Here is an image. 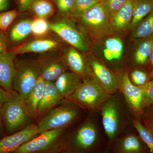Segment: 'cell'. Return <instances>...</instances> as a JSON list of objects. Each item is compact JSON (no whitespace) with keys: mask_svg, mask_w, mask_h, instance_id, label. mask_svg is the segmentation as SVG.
<instances>
[{"mask_svg":"<svg viewBox=\"0 0 153 153\" xmlns=\"http://www.w3.org/2000/svg\"><path fill=\"white\" fill-rule=\"evenodd\" d=\"M113 153H149V149L140 136L130 133L115 140Z\"/></svg>","mask_w":153,"mask_h":153,"instance_id":"cell-13","label":"cell"},{"mask_svg":"<svg viewBox=\"0 0 153 153\" xmlns=\"http://www.w3.org/2000/svg\"><path fill=\"white\" fill-rule=\"evenodd\" d=\"M148 62L150 66L152 68L151 71L153 68V44L152 46V49H151L150 52Z\"/></svg>","mask_w":153,"mask_h":153,"instance_id":"cell-41","label":"cell"},{"mask_svg":"<svg viewBox=\"0 0 153 153\" xmlns=\"http://www.w3.org/2000/svg\"><path fill=\"white\" fill-rule=\"evenodd\" d=\"M133 124L139 135L146 144L152 153H153V136L146 126L143 125L137 119L133 120Z\"/></svg>","mask_w":153,"mask_h":153,"instance_id":"cell-28","label":"cell"},{"mask_svg":"<svg viewBox=\"0 0 153 153\" xmlns=\"http://www.w3.org/2000/svg\"><path fill=\"white\" fill-rule=\"evenodd\" d=\"M45 81L41 76L36 85L23 101L31 117L38 115V107L44 93Z\"/></svg>","mask_w":153,"mask_h":153,"instance_id":"cell-23","label":"cell"},{"mask_svg":"<svg viewBox=\"0 0 153 153\" xmlns=\"http://www.w3.org/2000/svg\"><path fill=\"white\" fill-rule=\"evenodd\" d=\"M129 32V38L131 41L153 36V11Z\"/></svg>","mask_w":153,"mask_h":153,"instance_id":"cell-25","label":"cell"},{"mask_svg":"<svg viewBox=\"0 0 153 153\" xmlns=\"http://www.w3.org/2000/svg\"><path fill=\"white\" fill-rule=\"evenodd\" d=\"M133 0H127L126 4L110 18V23L114 33L126 34L131 21Z\"/></svg>","mask_w":153,"mask_h":153,"instance_id":"cell-17","label":"cell"},{"mask_svg":"<svg viewBox=\"0 0 153 153\" xmlns=\"http://www.w3.org/2000/svg\"><path fill=\"white\" fill-rule=\"evenodd\" d=\"M1 124H0V132H1Z\"/></svg>","mask_w":153,"mask_h":153,"instance_id":"cell-45","label":"cell"},{"mask_svg":"<svg viewBox=\"0 0 153 153\" xmlns=\"http://www.w3.org/2000/svg\"><path fill=\"white\" fill-rule=\"evenodd\" d=\"M126 34L112 33L91 47L89 52L109 69L119 75L127 70L131 52Z\"/></svg>","mask_w":153,"mask_h":153,"instance_id":"cell-1","label":"cell"},{"mask_svg":"<svg viewBox=\"0 0 153 153\" xmlns=\"http://www.w3.org/2000/svg\"><path fill=\"white\" fill-rule=\"evenodd\" d=\"M40 76L38 62L24 61L16 64L13 89L18 92L22 101L33 90Z\"/></svg>","mask_w":153,"mask_h":153,"instance_id":"cell-7","label":"cell"},{"mask_svg":"<svg viewBox=\"0 0 153 153\" xmlns=\"http://www.w3.org/2000/svg\"><path fill=\"white\" fill-rule=\"evenodd\" d=\"M49 24L45 19L37 18L33 21L32 33L36 36H42L49 32Z\"/></svg>","mask_w":153,"mask_h":153,"instance_id":"cell-31","label":"cell"},{"mask_svg":"<svg viewBox=\"0 0 153 153\" xmlns=\"http://www.w3.org/2000/svg\"><path fill=\"white\" fill-rule=\"evenodd\" d=\"M19 14L16 10L0 13V30L6 31Z\"/></svg>","mask_w":153,"mask_h":153,"instance_id":"cell-33","label":"cell"},{"mask_svg":"<svg viewBox=\"0 0 153 153\" xmlns=\"http://www.w3.org/2000/svg\"><path fill=\"white\" fill-rule=\"evenodd\" d=\"M144 125L146 126V127L151 132V133L152 134V135L153 136V126L145 124Z\"/></svg>","mask_w":153,"mask_h":153,"instance_id":"cell-43","label":"cell"},{"mask_svg":"<svg viewBox=\"0 0 153 153\" xmlns=\"http://www.w3.org/2000/svg\"><path fill=\"white\" fill-rule=\"evenodd\" d=\"M129 77L134 85L137 86L143 85L149 81L148 74L140 69H135L132 70L130 74H129Z\"/></svg>","mask_w":153,"mask_h":153,"instance_id":"cell-34","label":"cell"},{"mask_svg":"<svg viewBox=\"0 0 153 153\" xmlns=\"http://www.w3.org/2000/svg\"><path fill=\"white\" fill-rule=\"evenodd\" d=\"M66 100L58 106L48 111L37 125L39 133L55 129L64 128L77 117L79 111L78 106L71 101Z\"/></svg>","mask_w":153,"mask_h":153,"instance_id":"cell-5","label":"cell"},{"mask_svg":"<svg viewBox=\"0 0 153 153\" xmlns=\"http://www.w3.org/2000/svg\"><path fill=\"white\" fill-rule=\"evenodd\" d=\"M120 99L116 93L111 94L99 110L105 132L110 141L117 138L126 125V112Z\"/></svg>","mask_w":153,"mask_h":153,"instance_id":"cell-3","label":"cell"},{"mask_svg":"<svg viewBox=\"0 0 153 153\" xmlns=\"http://www.w3.org/2000/svg\"><path fill=\"white\" fill-rule=\"evenodd\" d=\"M10 93L0 86V111L3 105L10 95Z\"/></svg>","mask_w":153,"mask_h":153,"instance_id":"cell-38","label":"cell"},{"mask_svg":"<svg viewBox=\"0 0 153 153\" xmlns=\"http://www.w3.org/2000/svg\"><path fill=\"white\" fill-rule=\"evenodd\" d=\"M40 76L45 81L54 82L66 70L64 60L60 58H52L38 63Z\"/></svg>","mask_w":153,"mask_h":153,"instance_id":"cell-21","label":"cell"},{"mask_svg":"<svg viewBox=\"0 0 153 153\" xmlns=\"http://www.w3.org/2000/svg\"><path fill=\"white\" fill-rule=\"evenodd\" d=\"M0 115L10 132L22 128L31 117L19 94L14 90L2 107Z\"/></svg>","mask_w":153,"mask_h":153,"instance_id":"cell-6","label":"cell"},{"mask_svg":"<svg viewBox=\"0 0 153 153\" xmlns=\"http://www.w3.org/2000/svg\"><path fill=\"white\" fill-rule=\"evenodd\" d=\"M143 119L145 124L153 126V105L147 112L144 115Z\"/></svg>","mask_w":153,"mask_h":153,"instance_id":"cell-36","label":"cell"},{"mask_svg":"<svg viewBox=\"0 0 153 153\" xmlns=\"http://www.w3.org/2000/svg\"><path fill=\"white\" fill-rule=\"evenodd\" d=\"M34 0H18L19 10L22 11L28 10L31 7Z\"/></svg>","mask_w":153,"mask_h":153,"instance_id":"cell-37","label":"cell"},{"mask_svg":"<svg viewBox=\"0 0 153 153\" xmlns=\"http://www.w3.org/2000/svg\"><path fill=\"white\" fill-rule=\"evenodd\" d=\"M119 76L118 91L122 94L129 111L135 119H139L143 115L144 110L142 91L139 86L134 85L131 82L128 70Z\"/></svg>","mask_w":153,"mask_h":153,"instance_id":"cell-10","label":"cell"},{"mask_svg":"<svg viewBox=\"0 0 153 153\" xmlns=\"http://www.w3.org/2000/svg\"><path fill=\"white\" fill-rule=\"evenodd\" d=\"M111 95L93 77L88 76L83 79L77 90L65 100L85 109L97 111Z\"/></svg>","mask_w":153,"mask_h":153,"instance_id":"cell-4","label":"cell"},{"mask_svg":"<svg viewBox=\"0 0 153 153\" xmlns=\"http://www.w3.org/2000/svg\"><path fill=\"white\" fill-rule=\"evenodd\" d=\"M127 0H102L100 2L109 18H111L126 4Z\"/></svg>","mask_w":153,"mask_h":153,"instance_id":"cell-30","label":"cell"},{"mask_svg":"<svg viewBox=\"0 0 153 153\" xmlns=\"http://www.w3.org/2000/svg\"><path fill=\"white\" fill-rule=\"evenodd\" d=\"M49 29L79 52L85 53L90 51V42L82 31L77 29L72 22L60 21L51 23Z\"/></svg>","mask_w":153,"mask_h":153,"instance_id":"cell-9","label":"cell"},{"mask_svg":"<svg viewBox=\"0 0 153 153\" xmlns=\"http://www.w3.org/2000/svg\"><path fill=\"white\" fill-rule=\"evenodd\" d=\"M59 45L58 42L52 39H37L12 48L10 52L16 55L27 53H42L56 49Z\"/></svg>","mask_w":153,"mask_h":153,"instance_id":"cell-19","label":"cell"},{"mask_svg":"<svg viewBox=\"0 0 153 153\" xmlns=\"http://www.w3.org/2000/svg\"><path fill=\"white\" fill-rule=\"evenodd\" d=\"M153 11V0H133L131 21L128 28L129 33Z\"/></svg>","mask_w":153,"mask_h":153,"instance_id":"cell-24","label":"cell"},{"mask_svg":"<svg viewBox=\"0 0 153 153\" xmlns=\"http://www.w3.org/2000/svg\"><path fill=\"white\" fill-rule=\"evenodd\" d=\"M58 9L64 14H71L76 0H54Z\"/></svg>","mask_w":153,"mask_h":153,"instance_id":"cell-35","label":"cell"},{"mask_svg":"<svg viewBox=\"0 0 153 153\" xmlns=\"http://www.w3.org/2000/svg\"></svg>","mask_w":153,"mask_h":153,"instance_id":"cell-47","label":"cell"},{"mask_svg":"<svg viewBox=\"0 0 153 153\" xmlns=\"http://www.w3.org/2000/svg\"><path fill=\"white\" fill-rule=\"evenodd\" d=\"M108 153V152H106V153Z\"/></svg>","mask_w":153,"mask_h":153,"instance_id":"cell-46","label":"cell"},{"mask_svg":"<svg viewBox=\"0 0 153 153\" xmlns=\"http://www.w3.org/2000/svg\"><path fill=\"white\" fill-rule=\"evenodd\" d=\"M33 21L26 19L18 22L14 26L10 33V38L15 42H19L27 38L32 33Z\"/></svg>","mask_w":153,"mask_h":153,"instance_id":"cell-26","label":"cell"},{"mask_svg":"<svg viewBox=\"0 0 153 153\" xmlns=\"http://www.w3.org/2000/svg\"><path fill=\"white\" fill-rule=\"evenodd\" d=\"M86 54L85 58L89 76L93 77L109 94L116 93L119 86L120 75L113 72L89 51Z\"/></svg>","mask_w":153,"mask_h":153,"instance_id":"cell-8","label":"cell"},{"mask_svg":"<svg viewBox=\"0 0 153 153\" xmlns=\"http://www.w3.org/2000/svg\"><path fill=\"white\" fill-rule=\"evenodd\" d=\"M83 79L71 71L66 70L54 82L55 86L63 100L72 95L80 86Z\"/></svg>","mask_w":153,"mask_h":153,"instance_id":"cell-18","label":"cell"},{"mask_svg":"<svg viewBox=\"0 0 153 153\" xmlns=\"http://www.w3.org/2000/svg\"><path fill=\"white\" fill-rule=\"evenodd\" d=\"M148 79H149V80L153 79V68L148 74Z\"/></svg>","mask_w":153,"mask_h":153,"instance_id":"cell-42","label":"cell"},{"mask_svg":"<svg viewBox=\"0 0 153 153\" xmlns=\"http://www.w3.org/2000/svg\"><path fill=\"white\" fill-rule=\"evenodd\" d=\"M139 87L142 92L143 105L145 109L153 105V79L149 80Z\"/></svg>","mask_w":153,"mask_h":153,"instance_id":"cell-29","label":"cell"},{"mask_svg":"<svg viewBox=\"0 0 153 153\" xmlns=\"http://www.w3.org/2000/svg\"><path fill=\"white\" fill-rule=\"evenodd\" d=\"M131 47L130 63L134 66H143L148 62L153 44V36L134 40Z\"/></svg>","mask_w":153,"mask_h":153,"instance_id":"cell-20","label":"cell"},{"mask_svg":"<svg viewBox=\"0 0 153 153\" xmlns=\"http://www.w3.org/2000/svg\"><path fill=\"white\" fill-rule=\"evenodd\" d=\"M7 52L5 37L2 30H0V54Z\"/></svg>","mask_w":153,"mask_h":153,"instance_id":"cell-39","label":"cell"},{"mask_svg":"<svg viewBox=\"0 0 153 153\" xmlns=\"http://www.w3.org/2000/svg\"><path fill=\"white\" fill-rule=\"evenodd\" d=\"M8 4V0H0V12L7 8Z\"/></svg>","mask_w":153,"mask_h":153,"instance_id":"cell-40","label":"cell"},{"mask_svg":"<svg viewBox=\"0 0 153 153\" xmlns=\"http://www.w3.org/2000/svg\"><path fill=\"white\" fill-rule=\"evenodd\" d=\"M39 134L37 125L32 124L27 126L22 130L0 140V153L15 152Z\"/></svg>","mask_w":153,"mask_h":153,"instance_id":"cell-11","label":"cell"},{"mask_svg":"<svg viewBox=\"0 0 153 153\" xmlns=\"http://www.w3.org/2000/svg\"><path fill=\"white\" fill-rule=\"evenodd\" d=\"M16 55L10 52L0 54V86L11 93L16 65Z\"/></svg>","mask_w":153,"mask_h":153,"instance_id":"cell-14","label":"cell"},{"mask_svg":"<svg viewBox=\"0 0 153 153\" xmlns=\"http://www.w3.org/2000/svg\"><path fill=\"white\" fill-rule=\"evenodd\" d=\"M64 128L46 131L20 147L16 153H35L46 149L63 133Z\"/></svg>","mask_w":153,"mask_h":153,"instance_id":"cell-12","label":"cell"},{"mask_svg":"<svg viewBox=\"0 0 153 153\" xmlns=\"http://www.w3.org/2000/svg\"><path fill=\"white\" fill-rule=\"evenodd\" d=\"M75 18L91 47L105 36L113 33L110 27V18L100 2Z\"/></svg>","mask_w":153,"mask_h":153,"instance_id":"cell-2","label":"cell"},{"mask_svg":"<svg viewBox=\"0 0 153 153\" xmlns=\"http://www.w3.org/2000/svg\"><path fill=\"white\" fill-rule=\"evenodd\" d=\"M97 139L98 132L95 125L91 121H88L76 131L73 142L76 148L86 150L95 145Z\"/></svg>","mask_w":153,"mask_h":153,"instance_id":"cell-15","label":"cell"},{"mask_svg":"<svg viewBox=\"0 0 153 153\" xmlns=\"http://www.w3.org/2000/svg\"><path fill=\"white\" fill-rule=\"evenodd\" d=\"M63 60L66 67L82 79L89 76L86 59L76 48L71 46L68 48L65 53Z\"/></svg>","mask_w":153,"mask_h":153,"instance_id":"cell-16","label":"cell"},{"mask_svg":"<svg viewBox=\"0 0 153 153\" xmlns=\"http://www.w3.org/2000/svg\"><path fill=\"white\" fill-rule=\"evenodd\" d=\"M95 1L97 2H100V1H102V0H94Z\"/></svg>","mask_w":153,"mask_h":153,"instance_id":"cell-44","label":"cell"},{"mask_svg":"<svg viewBox=\"0 0 153 153\" xmlns=\"http://www.w3.org/2000/svg\"><path fill=\"white\" fill-rule=\"evenodd\" d=\"M97 3L94 0H76L71 12V16L76 18Z\"/></svg>","mask_w":153,"mask_h":153,"instance_id":"cell-32","label":"cell"},{"mask_svg":"<svg viewBox=\"0 0 153 153\" xmlns=\"http://www.w3.org/2000/svg\"><path fill=\"white\" fill-rule=\"evenodd\" d=\"M63 100L54 82L45 81L44 93L38 107V115L48 112L54 107L60 104Z\"/></svg>","mask_w":153,"mask_h":153,"instance_id":"cell-22","label":"cell"},{"mask_svg":"<svg viewBox=\"0 0 153 153\" xmlns=\"http://www.w3.org/2000/svg\"><path fill=\"white\" fill-rule=\"evenodd\" d=\"M31 7L34 15L40 19H47L55 12L54 5L49 0H34Z\"/></svg>","mask_w":153,"mask_h":153,"instance_id":"cell-27","label":"cell"}]
</instances>
